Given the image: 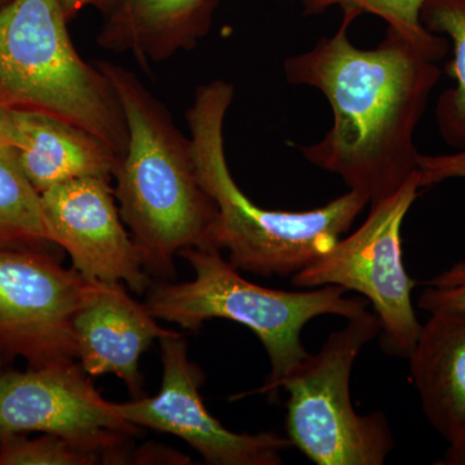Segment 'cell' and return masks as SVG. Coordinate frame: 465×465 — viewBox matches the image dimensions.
<instances>
[{"mask_svg":"<svg viewBox=\"0 0 465 465\" xmlns=\"http://www.w3.org/2000/svg\"><path fill=\"white\" fill-rule=\"evenodd\" d=\"M3 361H5V357H3L2 351H0V372L3 371Z\"/></svg>","mask_w":465,"mask_h":465,"instance_id":"25","label":"cell"},{"mask_svg":"<svg viewBox=\"0 0 465 465\" xmlns=\"http://www.w3.org/2000/svg\"><path fill=\"white\" fill-rule=\"evenodd\" d=\"M124 0H61L67 20H73L76 15L85 8H97L108 15L113 9L118 7Z\"/></svg>","mask_w":465,"mask_h":465,"instance_id":"23","label":"cell"},{"mask_svg":"<svg viewBox=\"0 0 465 465\" xmlns=\"http://www.w3.org/2000/svg\"><path fill=\"white\" fill-rule=\"evenodd\" d=\"M381 329L375 312L348 318L344 329L330 333L316 354L281 381L289 394L287 437L314 464L382 465L393 451L384 412L358 414L351 396L354 363Z\"/></svg>","mask_w":465,"mask_h":465,"instance_id":"6","label":"cell"},{"mask_svg":"<svg viewBox=\"0 0 465 465\" xmlns=\"http://www.w3.org/2000/svg\"><path fill=\"white\" fill-rule=\"evenodd\" d=\"M419 191L418 173L371 206L357 231L291 278L293 286L331 284L362 295L381 320V348L391 357L409 358L421 330L411 298L416 282L407 273L401 241L403 220Z\"/></svg>","mask_w":465,"mask_h":465,"instance_id":"7","label":"cell"},{"mask_svg":"<svg viewBox=\"0 0 465 465\" xmlns=\"http://www.w3.org/2000/svg\"><path fill=\"white\" fill-rule=\"evenodd\" d=\"M108 76L124 113L127 149L114 174L119 213L149 275L176 277L174 256L185 249L213 250L217 206L202 185L191 137L139 78L110 63Z\"/></svg>","mask_w":465,"mask_h":465,"instance_id":"2","label":"cell"},{"mask_svg":"<svg viewBox=\"0 0 465 465\" xmlns=\"http://www.w3.org/2000/svg\"><path fill=\"white\" fill-rule=\"evenodd\" d=\"M357 17L344 11L336 33L287 58L284 73L290 84L322 92L332 109L329 133L300 152L374 206L419 173L415 131L440 70L391 30L374 50H360L348 36Z\"/></svg>","mask_w":465,"mask_h":465,"instance_id":"1","label":"cell"},{"mask_svg":"<svg viewBox=\"0 0 465 465\" xmlns=\"http://www.w3.org/2000/svg\"><path fill=\"white\" fill-rule=\"evenodd\" d=\"M9 2H11V0H0V8H2L3 5H8Z\"/></svg>","mask_w":465,"mask_h":465,"instance_id":"26","label":"cell"},{"mask_svg":"<svg viewBox=\"0 0 465 465\" xmlns=\"http://www.w3.org/2000/svg\"><path fill=\"white\" fill-rule=\"evenodd\" d=\"M216 0H124L106 15L101 48L133 54L140 65L191 51L207 35Z\"/></svg>","mask_w":465,"mask_h":465,"instance_id":"14","label":"cell"},{"mask_svg":"<svg viewBox=\"0 0 465 465\" xmlns=\"http://www.w3.org/2000/svg\"><path fill=\"white\" fill-rule=\"evenodd\" d=\"M52 244L41 194L21 170L17 150L0 153V246Z\"/></svg>","mask_w":465,"mask_h":465,"instance_id":"17","label":"cell"},{"mask_svg":"<svg viewBox=\"0 0 465 465\" xmlns=\"http://www.w3.org/2000/svg\"><path fill=\"white\" fill-rule=\"evenodd\" d=\"M76 358L90 376L114 374L134 399L143 397L139 361L154 341L173 335L131 298L122 283L100 282L73 321Z\"/></svg>","mask_w":465,"mask_h":465,"instance_id":"12","label":"cell"},{"mask_svg":"<svg viewBox=\"0 0 465 465\" xmlns=\"http://www.w3.org/2000/svg\"><path fill=\"white\" fill-rule=\"evenodd\" d=\"M14 114L24 136L18 164L39 194L73 180L114 179L122 158L99 137L41 113Z\"/></svg>","mask_w":465,"mask_h":465,"instance_id":"15","label":"cell"},{"mask_svg":"<svg viewBox=\"0 0 465 465\" xmlns=\"http://www.w3.org/2000/svg\"><path fill=\"white\" fill-rule=\"evenodd\" d=\"M179 256L191 264L194 280L152 284L143 304L157 320L191 331L200 330L206 321L223 318L255 333L268 354L271 372L262 387L243 391L237 399L277 396L281 381L311 354L302 345V332L312 320L322 316L348 320L367 311L365 298H347L348 291L341 286L293 292L250 282L220 251L185 249Z\"/></svg>","mask_w":465,"mask_h":465,"instance_id":"4","label":"cell"},{"mask_svg":"<svg viewBox=\"0 0 465 465\" xmlns=\"http://www.w3.org/2000/svg\"><path fill=\"white\" fill-rule=\"evenodd\" d=\"M140 430L118 415L74 361L0 372V436L52 433L124 449Z\"/></svg>","mask_w":465,"mask_h":465,"instance_id":"10","label":"cell"},{"mask_svg":"<svg viewBox=\"0 0 465 465\" xmlns=\"http://www.w3.org/2000/svg\"><path fill=\"white\" fill-rule=\"evenodd\" d=\"M421 25L428 32L445 34L451 41L454 57L449 74L454 87L440 94L436 122L440 136L449 145L465 148V0H427L420 12Z\"/></svg>","mask_w":465,"mask_h":465,"instance_id":"16","label":"cell"},{"mask_svg":"<svg viewBox=\"0 0 465 465\" xmlns=\"http://www.w3.org/2000/svg\"><path fill=\"white\" fill-rule=\"evenodd\" d=\"M407 360L427 420L448 443L461 439L465 434V312L430 313Z\"/></svg>","mask_w":465,"mask_h":465,"instance_id":"13","label":"cell"},{"mask_svg":"<svg viewBox=\"0 0 465 465\" xmlns=\"http://www.w3.org/2000/svg\"><path fill=\"white\" fill-rule=\"evenodd\" d=\"M23 143V133L18 128L14 110L0 106V153L18 150Z\"/></svg>","mask_w":465,"mask_h":465,"instance_id":"22","label":"cell"},{"mask_svg":"<svg viewBox=\"0 0 465 465\" xmlns=\"http://www.w3.org/2000/svg\"><path fill=\"white\" fill-rule=\"evenodd\" d=\"M47 247L0 246V351L29 367L76 358L75 314L99 289Z\"/></svg>","mask_w":465,"mask_h":465,"instance_id":"8","label":"cell"},{"mask_svg":"<svg viewBox=\"0 0 465 465\" xmlns=\"http://www.w3.org/2000/svg\"><path fill=\"white\" fill-rule=\"evenodd\" d=\"M418 305L430 314L434 312H465V260L455 262L428 281Z\"/></svg>","mask_w":465,"mask_h":465,"instance_id":"20","label":"cell"},{"mask_svg":"<svg viewBox=\"0 0 465 465\" xmlns=\"http://www.w3.org/2000/svg\"><path fill=\"white\" fill-rule=\"evenodd\" d=\"M162 349L161 391L114 403L115 411L128 423L173 434L192 446L211 465H281L283 452L293 448L289 437L274 432H232L210 414L200 388L203 372L188 357L183 333L159 339Z\"/></svg>","mask_w":465,"mask_h":465,"instance_id":"9","label":"cell"},{"mask_svg":"<svg viewBox=\"0 0 465 465\" xmlns=\"http://www.w3.org/2000/svg\"><path fill=\"white\" fill-rule=\"evenodd\" d=\"M440 465H465V434L455 442L449 443L445 457L437 461Z\"/></svg>","mask_w":465,"mask_h":465,"instance_id":"24","label":"cell"},{"mask_svg":"<svg viewBox=\"0 0 465 465\" xmlns=\"http://www.w3.org/2000/svg\"><path fill=\"white\" fill-rule=\"evenodd\" d=\"M234 97L225 81L201 85L188 113L189 131L202 185L217 206L213 250H228L238 271L262 277H292L324 255L351 228L369 200L349 191L308 211L266 210L232 179L226 161L224 124Z\"/></svg>","mask_w":465,"mask_h":465,"instance_id":"3","label":"cell"},{"mask_svg":"<svg viewBox=\"0 0 465 465\" xmlns=\"http://www.w3.org/2000/svg\"><path fill=\"white\" fill-rule=\"evenodd\" d=\"M41 204L52 244L69 253L85 280L124 283L140 295L150 289V275L125 231L109 180L61 183L42 193Z\"/></svg>","mask_w":465,"mask_h":465,"instance_id":"11","label":"cell"},{"mask_svg":"<svg viewBox=\"0 0 465 465\" xmlns=\"http://www.w3.org/2000/svg\"><path fill=\"white\" fill-rule=\"evenodd\" d=\"M127 450L43 433L0 436V465H94L127 463Z\"/></svg>","mask_w":465,"mask_h":465,"instance_id":"18","label":"cell"},{"mask_svg":"<svg viewBox=\"0 0 465 465\" xmlns=\"http://www.w3.org/2000/svg\"><path fill=\"white\" fill-rule=\"evenodd\" d=\"M427 0H304L307 14H320L331 7H341L360 16L374 15L387 23L388 30L400 34L412 43L425 56L439 61L448 54V42L428 32L420 21V12Z\"/></svg>","mask_w":465,"mask_h":465,"instance_id":"19","label":"cell"},{"mask_svg":"<svg viewBox=\"0 0 465 465\" xmlns=\"http://www.w3.org/2000/svg\"><path fill=\"white\" fill-rule=\"evenodd\" d=\"M61 0H11L0 8V106L78 125L124 157V113L100 69L74 47Z\"/></svg>","mask_w":465,"mask_h":465,"instance_id":"5","label":"cell"},{"mask_svg":"<svg viewBox=\"0 0 465 465\" xmlns=\"http://www.w3.org/2000/svg\"><path fill=\"white\" fill-rule=\"evenodd\" d=\"M419 176L420 189L430 188L446 180H465V148L452 154H421L419 159Z\"/></svg>","mask_w":465,"mask_h":465,"instance_id":"21","label":"cell"}]
</instances>
